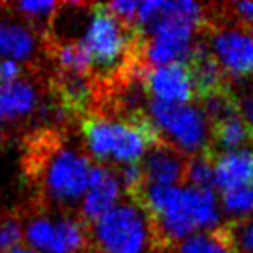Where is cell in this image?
Here are the masks:
<instances>
[{
  "label": "cell",
  "mask_w": 253,
  "mask_h": 253,
  "mask_svg": "<svg viewBox=\"0 0 253 253\" xmlns=\"http://www.w3.org/2000/svg\"><path fill=\"white\" fill-rule=\"evenodd\" d=\"M139 4L141 2H134V0H118V2H109L104 4V7L115 16L116 19L126 23V25H134L137 19L139 12Z\"/></svg>",
  "instance_id": "obj_25"
},
{
  "label": "cell",
  "mask_w": 253,
  "mask_h": 253,
  "mask_svg": "<svg viewBox=\"0 0 253 253\" xmlns=\"http://www.w3.org/2000/svg\"><path fill=\"white\" fill-rule=\"evenodd\" d=\"M253 170V153L246 149L215 156V187L225 191L248 186Z\"/></svg>",
  "instance_id": "obj_15"
},
{
  "label": "cell",
  "mask_w": 253,
  "mask_h": 253,
  "mask_svg": "<svg viewBox=\"0 0 253 253\" xmlns=\"http://www.w3.org/2000/svg\"><path fill=\"white\" fill-rule=\"evenodd\" d=\"M232 253H253V218H234L222 225Z\"/></svg>",
  "instance_id": "obj_21"
},
{
  "label": "cell",
  "mask_w": 253,
  "mask_h": 253,
  "mask_svg": "<svg viewBox=\"0 0 253 253\" xmlns=\"http://www.w3.org/2000/svg\"><path fill=\"white\" fill-rule=\"evenodd\" d=\"M173 253H232V248L220 225L211 232H200L182 239L173 246Z\"/></svg>",
  "instance_id": "obj_17"
},
{
  "label": "cell",
  "mask_w": 253,
  "mask_h": 253,
  "mask_svg": "<svg viewBox=\"0 0 253 253\" xmlns=\"http://www.w3.org/2000/svg\"><path fill=\"white\" fill-rule=\"evenodd\" d=\"M151 218L156 246L160 250L175 246L194 231L218 224L217 198L213 191L189 186H149L134 200Z\"/></svg>",
  "instance_id": "obj_1"
},
{
  "label": "cell",
  "mask_w": 253,
  "mask_h": 253,
  "mask_svg": "<svg viewBox=\"0 0 253 253\" xmlns=\"http://www.w3.org/2000/svg\"><path fill=\"white\" fill-rule=\"evenodd\" d=\"M149 118L163 142L191 156L210 149V120L193 104L151 101Z\"/></svg>",
  "instance_id": "obj_6"
},
{
  "label": "cell",
  "mask_w": 253,
  "mask_h": 253,
  "mask_svg": "<svg viewBox=\"0 0 253 253\" xmlns=\"http://www.w3.org/2000/svg\"><path fill=\"white\" fill-rule=\"evenodd\" d=\"M5 253H35V252L30 250V248H26V246H16V248L9 250V252H5Z\"/></svg>",
  "instance_id": "obj_26"
},
{
  "label": "cell",
  "mask_w": 253,
  "mask_h": 253,
  "mask_svg": "<svg viewBox=\"0 0 253 253\" xmlns=\"http://www.w3.org/2000/svg\"><path fill=\"white\" fill-rule=\"evenodd\" d=\"M25 239L35 253H84L90 243L80 218L45 213L26 222Z\"/></svg>",
  "instance_id": "obj_8"
},
{
  "label": "cell",
  "mask_w": 253,
  "mask_h": 253,
  "mask_svg": "<svg viewBox=\"0 0 253 253\" xmlns=\"http://www.w3.org/2000/svg\"><path fill=\"white\" fill-rule=\"evenodd\" d=\"M241 82L243 84H238V88H231L234 94L236 106H238V113L248 128L250 139L253 142V77Z\"/></svg>",
  "instance_id": "obj_23"
},
{
  "label": "cell",
  "mask_w": 253,
  "mask_h": 253,
  "mask_svg": "<svg viewBox=\"0 0 253 253\" xmlns=\"http://www.w3.org/2000/svg\"><path fill=\"white\" fill-rule=\"evenodd\" d=\"M54 57L63 73L85 77L88 71H92L88 54L80 42H59L57 47H54Z\"/></svg>",
  "instance_id": "obj_19"
},
{
  "label": "cell",
  "mask_w": 253,
  "mask_h": 253,
  "mask_svg": "<svg viewBox=\"0 0 253 253\" xmlns=\"http://www.w3.org/2000/svg\"><path fill=\"white\" fill-rule=\"evenodd\" d=\"M39 40L28 25L0 16V56L11 61H30L37 54Z\"/></svg>",
  "instance_id": "obj_14"
},
{
  "label": "cell",
  "mask_w": 253,
  "mask_h": 253,
  "mask_svg": "<svg viewBox=\"0 0 253 253\" xmlns=\"http://www.w3.org/2000/svg\"><path fill=\"white\" fill-rule=\"evenodd\" d=\"M122 184L116 172L101 165H94L90 172L87 191L82 198V222L94 224L97 218L115 208L122 196Z\"/></svg>",
  "instance_id": "obj_10"
},
{
  "label": "cell",
  "mask_w": 253,
  "mask_h": 253,
  "mask_svg": "<svg viewBox=\"0 0 253 253\" xmlns=\"http://www.w3.org/2000/svg\"><path fill=\"white\" fill-rule=\"evenodd\" d=\"M246 142H252V139L239 113L210 123V149L208 151L211 155L217 156L224 153L239 151V148H243Z\"/></svg>",
  "instance_id": "obj_16"
},
{
  "label": "cell",
  "mask_w": 253,
  "mask_h": 253,
  "mask_svg": "<svg viewBox=\"0 0 253 253\" xmlns=\"http://www.w3.org/2000/svg\"><path fill=\"white\" fill-rule=\"evenodd\" d=\"M97 253H149L158 250L151 218L137 203H118L92 224Z\"/></svg>",
  "instance_id": "obj_4"
},
{
  "label": "cell",
  "mask_w": 253,
  "mask_h": 253,
  "mask_svg": "<svg viewBox=\"0 0 253 253\" xmlns=\"http://www.w3.org/2000/svg\"><path fill=\"white\" fill-rule=\"evenodd\" d=\"M194 85L196 99H207L231 88V80L225 77L205 42H196L189 61L186 63Z\"/></svg>",
  "instance_id": "obj_12"
},
{
  "label": "cell",
  "mask_w": 253,
  "mask_h": 253,
  "mask_svg": "<svg viewBox=\"0 0 253 253\" xmlns=\"http://www.w3.org/2000/svg\"><path fill=\"white\" fill-rule=\"evenodd\" d=\"M82 134L95 160L115 162L122 167L141 163L149 149L163 142L151 118L142 111L134 113L126 120L85 118L82 122Z\"/></svg>",
  "instance_id": "obj_2"
},
{
  "label": "cell",
  "mask_w": 253,
  "mask_h": 253,
  "mask_svg": "<svg viewBox=\"0 0 253 253\" xmlns=\"http://www.w3.org/2000/svg\"><path fill=\"white\" fill-rule=\"evenodd\" d=\"M11 9L16 16H21L26 23L32 26H39L37 30H45L50 25V19L54 18V12L59 9L56 2H18L12 4Z\"/></svg>",
  "instance_id": "obj_20"
},
{
  "label": "cell",
  "mask_w": 253,
  "mask_h": 253,
  "mask_svg": "<svg viewBox=\"0 0 253 253\" xmlns=\"http://www.w3.org/2000/svg\"><path fill=\"white\" fill-rule=\"evenodd\" d=\"M184 182L196 189L213 191L215 187V155L210 151L196 153L187 158Z\"/></svg>",
  "instance_id": "obj_18"
},
{
  "label": "cell",
  "mask_w": 253,
  "mask_h": 253,
  "mask_svg": "<svg viewBox=\"0 0 253 253\" xmlns=\"http://www.w3.org/2000/svg\"><path fill=\"white\" fill-rule=\"evenodd\" d=\"M189 156L180 153L167 142L151 148L141 162L144 182L149 186H179L186 177V165Z\"/></svg>",
  "instance_id": "obj_11"
},
{
  "label": "cell",
  "mask_w": 253,
  "mask_h": 253,
  "mask_svg": "<svg viewBox=\"0 0 253 253\" xmlns=\"http://www.w3.org/2000/svg\"><path fill=\"white\" fill-rule=\"evenodd\" d=\"M80 43L95 71L111 73L120 64H125L126 59L135 56L139 43H142V32L137 26L116 19L104 4L92 5Z\"/></svg>",
  "instance_id": "obj_3"
},
{
  "label": "cell",
  "mask_w": 253,
  "mask_h": 253,
  "mask_svg": "<svg viewBox=\"0 0 253 253\" xmlns=\"http://www.w3.org/2000/svg\"><path fill=\"white\" fill-rule=\"evenodd\" d=\"M144 85L153 101L170 102V104H191L194 94V85L186 64H167L151 68L144 75Z\"/></svg>",
  "instance_id": "obj_9"
},
{
  "label": "cell",
  "mask_w": 253,
  "mask_h": 253,
  "mask_svg": "<svg viewBox=\"0 0 253 253\" xmlns=\"http://www.w3.org/2000/svg\"><path fill=\"white\" fill-rule=\"evenodd\" d=\"M43 162L37 169L42 193L57 205H73L84 198L90 180L92 162L73 148L42 149ZM33 170V169H30Z\"/></svg>",
  "instance_id": "obj_5"
},
{
  "label": "cell",
  "mask_w": 253,
  "mask_h": 253,
  "mask_svg": "<svg viewBox=\"0 0 253 253\" xmlns=\"http://www.w3.org/2000/svg\"><path fill=\"white\" fill-rule=\"evenodd\" d=\"M252 179H253V170H252Z\"/></svg>",
  "instance_id": "obj_27"
},
{
  "label": "cell",
  "mask_w": 253,
  "mask_h": 253,
  "mask_svg": "<svg viewBox=\"0 0 253 253\" xmlns=\"http://www.w3.org/2000/svg\"><path fill=\"white\" fill-rule=\"evenodd\" d=\"M23 239V225L18 215L0 213V253L19 246Z\"/></svg>",
  "instance_id": "obj_24"
},
{
  "label": "cell",
  "mask_w": 253,
  "mask_h": 253,
  "mask_svg": "<svg viewBox=\"0 0 253 253\" xmlns=\"http://www.w3.org/2000/svg\"><path fill=\"white\" fill-rule=\"evenodd\" d=\"M39 92L28 80L0 85V126L12 125L28 118L39 108Z\"/></svg>",
  "instance_id": "obj_13"
},
{
  "label": "cell",
  "mask_w": 253,
  "mask_h": 253,
  "mask_svg": "<svg viewBox=\"0 0 253 253\" xmlns=\"http://www.w3.org/2000/svg\"><path fill=\"white\" fill-rule=\"evenodd\" d=\"M207 32L208 49L211 50L217 64L231 80V84L252 78L253 30L218 18L217 12H213Z\"/></svg>",
  "instance_id": "obj_7"
},
{
  "label": "cell",
  "mask_w": 253,
  "mask_h": 253,
  "mask_svg": "<svg viewBox=\"0 0 253 253\" xmlns=\"http://www.w3.org/2000/svg\"><path fill=\"white\" fill-rule=\"evenodd\" d=\"M222 207L236 218H246L253 213V186H243L222 193Z\"/></svg>",
  "instance_id": "obj_22"
}]
</instances>
